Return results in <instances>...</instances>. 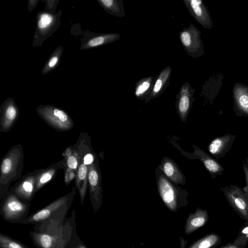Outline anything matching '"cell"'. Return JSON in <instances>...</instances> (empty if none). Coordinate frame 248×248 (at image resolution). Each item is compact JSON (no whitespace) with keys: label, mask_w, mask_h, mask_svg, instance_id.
Here are the masks:
<instances>
[{"label":"cell","mask_w":248,"mask_h":248,"mask_svg":"<svg viewBox=\"0 0 248 248\" xmlns=\"http://www.w3.org/2000/svg\"><path fill=\"white\" fill-rule=\"evenodd\" d=\"M155 79L156 77L149 76L138 80L136 84L135 88V95L136 97L145 100L150 92Z\"/></svg>","instance_id":"cell-27"},{"label":"cell","mask_w":248,"mask_h":248,"mask_svg":"<svg viewBox=\"0 0 248 248\" xmlns=\"http://www.w3.org/2000/svg\"><path fill=\"white\" fill-rule=\"evenodd\" d=\"M78 248H87L83 245H80L78 247Z\"/></svg>","instance_id":"cell-37"},{"label":"cell","mask_w":248,"mask_h":248,"mask_svg":"<svg viewBox=\"0 0 248 248\" xmlns=\"http://www.w3.org/2000/svg\"><path fill=\"white\" fill-rule=\"evenodd\" d=\"M65 162L63 159L53 164L47 168L41 169L36 178L35 192H37L55 177L60 169L65 168Z\"/></svg>","instance_id":"cell-22"},{"label":"cell","mask_w":248,"mask_h":248,"mask_svg":"<svg viewBox=\"0 0 248 248\" xmlns=\"http://www.w3.org/2000/svg\"><path fill=\"white\" fill-rule=\"evenodd\" d=\"M120 35L117 33H104L94 34L81 45V49H86L99 46L119 40Z\"/></svg>","instance_id":"cell-23"},{"label":"cell","mask_w":248,"mask_h":248,"mask_svg":"<svg viewBox=\"0 0 248 248\" xmlns=\"http://www.w3.org/2000/svg\"><path fill=\"white\" fill-rule=\"evenodd\" d=\"M65 168L77 170L79 165V158L78 151L75 145L72 146V151L70 155L63 157Z\"/></svg>","instance_id":"cell-29"},{"label":"cell","mask_w":248,"mask_h":248,"mask_svg":"<svg viewBox=\"0 0 248 248\" xmlns=\"http://www.w3.org/2000/svg\"><path fill=\"white\" fill-rule=\"evenodd\" d=\"M191 15L203 27L211 29L213 22L209 11L202 0H183Z\"/></svg>","instance_id":"cell-13"},{"label":"cell","mask_w":248,"mask_h":248,"mask_svg":"<svg viewBox=\"0 0 248 248\" xmlns=\"http://www.w3.org/2000/svg\"><path fill=\"white\" fill-rule=\"evenodd\" d=\"M100 5L111 15L122 17L125 16L123 2L121 0H97Z\"/></svg>","instance_id":"cell-26"},{"label":"cell","mask_w":248,"mask_h":248,"mask_svg":"<svg viewBox=\"0 0 248 248\" xmlns=\"http://www.w3.org/2000/svg\"><path fill=\"white\" fill-rule=\"evenodd\" d=\"M41 169L36 170L24 175L8 191L14 193L22 200L31 202L36 192V178Z\"/></svg>","instance_id":"cell-11"},{"label":"cell","mask_w":248,"mask_h":248,"mask_svg":"<svg viewBox=\"0 0 248 248\" xmlns=\"http://www.w3.org/2000/svg\"><path fill=\"white\" fill-rule=\"evenodd\" d=\"M19 115V108L12 98L4 101L0 107V131H9L16 124Z\"/></svg>","instance_id":"cell-12"},{"label":"cell","mask_w":248,"mask_h":248,"mask_svg":"<svg viewBox=\"0 0 248 248\" xmlns=\"http://www.w3.org/2000/svg\"><path fill=\"white\" fill-rule=\"evenodd\" d=\"M243 169L246 183V186L243 188V189L248 194V167L244 162H243Z\"/></svg>","instance_id":"cell-33"},{"label":"cell","mask_w":248,"mask_h":248,"mask_svg":"<svg viewBox=\"0 0 248 248\" xmlns=\"http://www.w3.org/2000/svg\"><path fill=\"white\" fill-rule=\"evenodd\" d=\"M76 186L68 193L57 199L24 219L22 224H39L46 221H62L73 202Z\"/></svg>","instance_id":"cell-2"},{"label":"cell","mask_w":248,"mask_h":248,"mask_svg":"<svg viewBox=\"0 0 248 248\" xmlns=\"http://www.w3.org/2000/svg\"><path fill=\"white\" fill-rule=\"evenodd\" d=\"M233 109L239 117H248V86L237 82L232 87Z\"/></svg>","instance_id":"cell-14"},{"label":"cell","mask_w":248,"mask_h":248,"mask_svg":"<svg viewBox=\"0 0 248 248\" xmlns=\"http://www.w3.org/2000/svg\"><path fill=\"white\" fill-rule=\"evenodd\" d=\"M171 71V67L167 66L160 72L156 77L153 87L145 99V102L158 97L162 93L170 84Z\"/></svg>","instance_id":"cell-19"},{"label":"cell","mask_w":248,"mask_h":248,"mask_svg":"<svg viewBox=\"0 0 248 248\" xmlns=\"http://www.w3.org/2000/svg\"><path fill=\"white\" fill-rule=\"evenodd\" d=\"M221 242V236L211 232L194 241L188 248H215Z\"/></svg>","instance_id":"cell-25"},{"label":"cell","mask_w":248,"mask_h":248,"mask_svg":"<svg viewBox=\"0 0 248 248\" xmlns=\"http://www.w3.org/2000/svg\"><path fill=\"white\" fill-rule=\"evenodd\" d=\"M38 0H29L28 9L30 11H32L37 4Z\"/></svg>","instance_id":"cell-35"},{"label":"cell","mask_w":248,"mask_h":248,"mask_svg":"<svg viewBox=\"0 0 248 248\" xmlns=\"http://www.w3.org/2000/svg\"><path fill=\"white\" fill-rule=\"evenodd\" d=\"M24 152L18 144L12 147L3 157L0 169V200L5 196L12 183L20 179L23 170Z\"/></svg>","instance_id":"cell-1"},{"label":"cell","mask_w":248,"mask_h":248,"mask_svg":"<svg viewBox=\"0 0 248 248\" xmlns=\"http://www.w3.org/2000/svg\"><path fill=\"white\" fill-rule=\"evenodd\" d=\"M235 138V134L228 133L214 138L207 148L210 155L216 159L223 157L231 149Z\"/></svg>","instance_id":"cell-15"},{"label":"cell","mask_w":248,"mask_h":248,"mask_svg":"<svg viewBox=\"0 0 248 248\" xmlns=\"http://www.w3.org/2000/svg\"><path fill=\"white\" fill-rule=\"evenodd\" d=\"M102 176L97 157L91 165L88 174L90 198L94 212L99 209L102 203Z\"/></svg>","instance_id":"cell-10"},{"label":"cell","mask_w":248,"mask_h":248,"mask_svg":"<svg viewBox=\"0 0 248 248\" xmlns=\"http://www.w3.org/2000/svg\"><path fill=\"white\" fill-rule=\"evenodd\" d=\"M180 238L181 239V248H185L187 244V241H185V240H184L181 237H180Z\"/></svg>","instance_id":"cell-36"},{"label":"cell","mask_w":248,"mask_h":248,"mask_svg":"<svg viewBox=\"0 0 248 248\" xmlns=\"http://www.w3.org/2000/svg\"><path fill=\"white\" fill-rule=\"evenodd\" d=\"M233 243L238 246H246L248 244V221L240 228L238 235Z\"/></svg>","instance_id":"cell-31"},{"label":"cell","mask_w":248,"mask_h":248,"mask_svg":"<svg viewBox=\"0 0 248 248\" xmlns=\"http://www.w3.org/2000/svg\"><path fill=\"white\" fill-rule=\"evenodd\" d=\"M220 188L232 209L241 218L248 221V194L236 185Z\"/></svg>","instance_id":"cell-8"},{"label":"cell","mask_w":248,"mask_h":248,"mask_svg":"<svg viewBox=\"0 0 248 248\" xmlns=\"http://www.w3.org/2000/svg\"><path fill=\"white\" fill-rule=\"evenodd\" d=\"M0 248H28L20 242L9 236L0 233Z\"/></svg>","instance_id":"cell-30"},{"label":"cell","mask_w":248,"mask_h":248,"mask_svg":"<svg viewBox=\"0 0 248 248\" xmlns=\"http://www.w3.org/2000/svg\"><path fill=\"white\" fill-rule=\"evenodd\" d=\"M38 115L53 129L64 132L74 126L71 116L64 109L49 105H41L36 109Z\"/></svg>","instance_id":"cell-5"},{"label":"cell","mask_w":248,"mask_h":248,"mask_svg":"<svg viewBox=\"0 0 248 248\" xmlns=\"http://www.w3.org/2000/svg\"><path fill=\"white\" fill-rule=\"evenodd\" d=\"M209 218L207 211L198 207L195 212L190 214L186 219L184 229L185 234L189 235L205 226Z\"/></svg>","instance_id":"cell-18"},{"label":"cell","mask_w":248,"mask_h":248,"mask_svg":"<svg viewBox=\"0 0 248 248\" xmlns=\"http://www.w3.org/2000/svg\"><path fill=\"white\" fill-rule=\"evenodd\" d=\"M79 158V165L75 178V186L79 192L81 204L82 205L87 192L88 174L91 166L85 165L82 160Z\"/></svg>","instance_id":"cell-21"},{"label":"cell","mask_w":248,"mask_h":248,"mask_svg":"<svg viewBox=\"0 0 248 248\" xmlns=\"http://www.w3.org/2000/svg\"><path fill=\"white\" fill-rule=\"evenodd\" d=\"M201 36V31L192 23L179 33V37L185 50L192 58H200L204 54Z\"/></svg>","instance_id":"cell-7"},{"label":"cell","mask_w":248,"mask_h":248,"mask_svg":"<svg viewBox=\"0 0 248 248\" xmlns=\"http://www.w3.org/2000/svg\"><path fill=\"white\" fill-rule=\"evenodd\" d=\"M31 203L8 191L1 200L0 214L3 219L11 223H20L26 218Z\"/></svg>","instance_id":"cell-3"},{"label":"cell","mask_w":248,"mask_h":248,"mask_svg":"<svg viewBox=\"0 0 248 248\" xmlns=\"http://www.w3.org/2000/svg\"><path fill=\"white\" fill-rule=\"evenodd\" d=\"M76 172L75 170L64 168V181L65 185L69 184L74 178H76Z\"/></svg>","instance_id":"cell-32"},{"label":"cell","mask_w":248,"mask_h":248,"mask_svg":"<svg viewBox=\"0 0 248 248\" xmlns=\"http://www.w3.org/2000/svg\"><path fill=\"white\" fill-rule=\"evenodd\" d=\"M63 52L62 46H59L51 54L49 58L44 65L42 74L45 75L54 70L59 65Z\"/></svg>","instance_id":"cell-28"},{"label":"cell","mask_w":248,"mask_h":248,"mask_svg":"<svg viewBox=\"0 0 248 248\" xmlns=\"http://www.w3.org/2000/svg\"><path fill=\"white\" fill-rule=\"evenodd\" d=\"M161 169L170 180L174 183L184 184L185 178L177 166L171 160L165 159L161 164Z\"/></svg>","instance_id":"cell-24"},{"label":"cell","mask_w":248,"mask_h":248,"mask_svg":"<svg viewBox=\"0 0 248 248\" xmlns=\"http://www.w3.org/2000/svg\"><path fill=\"white\" fill-rule=\"evenodd\" d=\"M245 246H238L232 243H229L224 245L219 248H245Z\"/></svg>","instance_id":"cell-34"},{"label":"cell","mask_w":248,"mask_h":248,"mask_svg":"<svg viewBox=\"0 0 248 248\" xmlns=\"http://www.w3.org/2000/svg\"><path fill=\"white\" fill-rule=\"evenodd\" d=\"M223 78L224 76L222 73H216L210 77L203 85L201 94L211 104L220 90Z\"/></svg>","instance_id":"cell-20"},{"label":"cell","mask_w":248,"mask_h":248,"mask_svg":"<svg viewBox=\"0 0 248 248\" xmlns=\"http://www.w3.org/2000/svg\"><path fill=\"white\" fill-rule=\"evenodd\" d=\"M60 15L48 12H40L37 16V26L33 38V44L39 45L58 28Z\"/></svg>","instance_id":"cell-9"},{"label":"cell","mask_w":248,"mask_h":248,"mask_svg":"<svg viewBox=\"0 0 248 248\" xmlns=\"http://www.w3.org/2000/svg\"><path fill=\"white\" fill-rule=\"evenodd\" d=\"M31 237L38 248H64L70 240V229L60 227L57 232L50 233L31 231Z\"/></svg>","instance_id":"cell-6"},{"label":"cell","mask_w":248,"mask_h":248,"mask_svg":"<svg viewBox=\"0 0 248 248\" xmlns=\"http://www.w3.org/2000/svg\"><path fill=\"white\" fill-rule=\"evenodd\" d=\"M245 163L248 167V156H247L245 158Z\"/></svg>","instance_id":"cell-38"},{"label":"cell","mask_w":248,"mask_h":248,"mask_svg":"<svg viewBox=\"0 0 248 248\" xmlns=\"http://www.w3.org/2000/svg\"><path fill=\"white\" fill-rule=\"evenodd\" d=\"M194 147V158L199 159L202 161L212 178H216L223 174L225 169L217 159L201 149L196 146Z\"/></svg>","instance_id":"cell-17"},{"label":"cell","mask_w":248,"mask_h":248,"mask_svg":"<svg viewBox=\"0 0 248 248\" xmlns=\"http://www.w3.org/2000/svg\"><path fill=\"white\" fill-rule=\"evenodd\" d=\"M195 91V89L186 81L182 85L177 95V108L182 119L186 116L192 106Z\"/></svg>","instance_id":"cell-16"},{"label":"cell","mask_w":248,"mask_h":248,"mask_svg":"<svg viewBox=\"0 0 248 248\" xmlns=\"http://www.w3.org/2000/svg\"><path fill=\"white\" fill-rule=\"evenodd\" d=\"M157 186L160 196L167 207L176 212L188 203L187 194L177 188L162 173L157 176Z\"/></svg>","instance_id":"cell-4"}]
</instances>
